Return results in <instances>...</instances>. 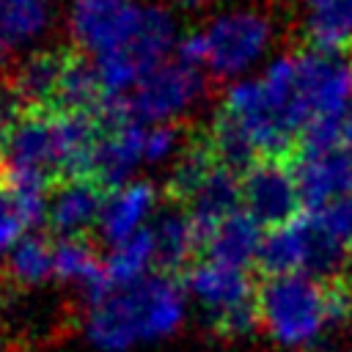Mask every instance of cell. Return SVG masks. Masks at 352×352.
I'll return each instance as SVG.
<instances>
[{
	"label": "cell",
	"mask_w": 352,
	"mask_h": 352,
	"mask_svg": "<svg viewBox=\"0 0 352 352\" xmlns=\"http://www.w3.org/2000/svg\"><path fill=\"white\" fill-rule=\"evenodd\" d=\"M190 297L182 278L154 272L129 286H113L82 308V336L96 352H129L182 330Z\"/></svg>",
	"instance_id": "1"
},
{
	"label": "cell",
	"mask_w": 352,
	"mask_h": 352,
	"mask_svg": "<svg viewBox=\"0 0 352 352\" xmlns=\"http://www.w3.org/2000/svg\"><path fill=\"white\" fill-rule=\"evenodd\" d=\"M258 330L280 352H311L352 324V286L316 275H267L256 292Z\"/></svg>",
	"instance_id": "2"
},
{
	"label": "cell",
	"mask_w": 352,
	"mask_h": 352,
	"mask_svg": "<svg viewBox=\"0 0 352 352\" xmlns=\"http://www.w3.org/2000/svg\"><path fill=\"white\" fill-rule=\"evenodd\" d=\"M204 138L217 160L239 173L258 160L286 157L300 140L258 77H242L226 88Z\"/></svg>",
	"instance_id": "3"
},
{
	"label": "cell",
	"mask_w": 352,
	"mask_h": 352,
	"mask_svg": "<svg viewBox=\"0 0 352 352\" xmlns=\"http://www.w3.org/2000/svg\"><path fill=\"white\" fill-rule=\"evenodd\" d=\"M99 118L72 110H28L0 140L8 168L38 170L50 179L88 176Z\"/></svg>",
	"instance_id": "4"
},
{
	"label": "cell",
	"mask_w": 352,
	"mask_h": 352,
	"mask_svg": "<svg viewBox=\"0 0 352 352\" xmlns=\"http://www.w3.org/2000/svg\"><path fill=\"white\" fill-rule=\"evenodd\" d=\"M190 305L201 311L206 324L226 338H248L258 330L256 292L250 270L228 267L212 258H198L182 275Z\"/></svg>",
	"instance_id": "5"
},
{
	"label": "cell",
	"mask_w": 352,
	"mask_h": 352,
	"mask_svg": "<svg viewBox=\"0 0 352 352\" xmlns=\"http://www.w3.org/2000/svg\"><path fill=\"white\" fill-rule=\"evenodd\" d=\"M352 253L330 231L327 220L316 209H302L294 220L267 228L258 267L264 275H316L327 278Z\"/></svg>",
	"instance_id": "6"
},
{
	"label": "cell",
	"mask_w": 352,
	"mask_h": 352,
	"mask_svg": "<svg viewBox=\"0 0 352 352\" xmlns=\"http://www.w3.org/2000/svg\"><path fill=\"white\" fill-rule=\"evenodd\" d=\"M204 94H206L204 69L170 58L140 80V85L126 99V110L143 126L176 124L198 107Z\"/></svg>",
	"instance_id": "7"
},
{
	"label": "cell",
	"mask_w": 352,
	"mask_h": 352,
	"mask_svg": "<svg viewBox=\"0 0 352 352\" xmlns=\"http://www.w3.org/2000/svg\"><path fill=\"white\" fill-rule=\"evenodd\" d=\"M297 55V91L311 124H344L352 113V60L341 52L305 50Z\"/></svg>",
	"instance_id": "8"
},
{
	"label": "cell",
	"mask_w": 352,
	"mask_h": 352,
	"mask_svg": "<svg viewBox=\"0 0 352 352\" xmlns=\"http://www.w3.org/2000/svg\"><path fill=\"white\" fill-rule=\"evenodd\" d=\"M206 69L220 80H242L267 55L272 25L256 11H228L206 30Z\"/></svg>",
	"instance_id": "9"
},
{
	"label": "cell",
	"mask_w": 352,
	"mask_h": 352,
	"mask_svg": "<svg viewBox=\"0 0 352 352\" xmlns=\"http://www.w3.org/2000/svg\"><path fill=\"white\" fill-rule=\"evenodd\" d=\"M242 209L253 214L264 228L294 220L305 206L292 160H258L242 173Z\"/></svg>",
	"instance_id": "10"
},
{
	"label": "cell",
	"mask_w": 352,
	"mask_h": 352,
	"mask_svg": "<svg viewBox=\"0 0 352 352\" xmlns=\"http://www.w3.org/2000/svg\"><path fill=\"white\" fill-rule=\"evenodd\" d=\"M160 212H162L160 187L151 179L138 176L121 187L107 190L102 217L96 226V236L104 248L121 245V242L148 231Z\"/></svg>",
	"instance_id": "11"
},
{
	"label": "cell",
	"mask_w": 352,
	"mask_h": 352,
	"mask_svg": "<svg viewBox=\"0 0 352 352\" xmlns=\"http://www.w3.org/2000/svg\"><path fill=\"white\" fill-rule=\"evenodd\" d=\"M99 126L102 129L94 146L88 176L99 182L104 190H113V187H121L138 179L140 168L146 165V154H143L146 126L135 121L132 116L113 118Z\"/></svg>",
	"instance_id": "12"
},
{
	"label": "cell",
	"mask_w": 352,
	"mask_h": 352,
	"mask_svg": "<svg viewBox=\"0 0 352 352\" xmlns=\"http://www.w3.org/2000/svg\"><path fill=\"white\" fill-rule=\"evenodd\" d=\"M140 8L126 0H74L72 36L94 58L124 50L138 30Z\"/></svg>",
	"instance_id": "13"
},
{
	"label": "cell",
	"mask_w": 352,
	"mask_h": 352,
	"mask_svg": "<svg viewBox=\"0 0 352 352\" xmlns=\"http://www.w3.org/2000/svg\"><path fill=\"white\" fill-rule=\"evenodd\" d=\"M302 206L324 209L352 195V160L344 146H297L292 160Z\"/></svg>",
	"instance_id": "14"
},
{
	"label": "cell",
	"mask_w": 352,
	"mask_h": 352,
	"mask_svg": "<svg viewBox=\"0 0 352 352\" xmlns=\"http://www.w3.org/2000/svg\"><path fill=\"white\" fill-rule=\"evenodd\" d=\"M107 190L94 182L91 176H69L58 179L50 195V214L47 226L58 239H72V236H88L91 231L96 234L102 206H104Z\"/></svg>",
	"instance_id": "15"
},
{
	"label": "cell",
	"mask_w": 352,
	"mask_h": 352,
	"mask_svg": "<svg viewBox=\"0 0 352 352\" xmlns=\"http://www.w3.org/2000/svg\"><path fill=\"white\" fill-rule=\"evenodd\" d=\"M52 267L55 283L72 289L82 308L110 289L104 278V253H99V248L88 236L55 239Z\"/></svg>",
	"instance_id": "16"
},
{
	"label": "cell",
	"mask_w": 352,
	"mask_h": 352,
	"mask_svg": "<svg viewBox=\"0 0 352 352\" xmlns=\"http://www.w3.org/2000/svg\"><path fill=\"white\" fill-rule=\"evenodd\" d=\"M148 234H151L154 253H157V270L165 275H176V278H179V272L184 275L198 261L195 256L204 250L201 234L182 204L162 206V212L154 217Z\"/></svg>",
	"instance_id": "17"
},
{
	"label": "cell",
	"mask_w": 352,
	"mask_h": 352,
	"mask_svg": "<svg viewBox=\"0 0 352 352\" xmlns=\"http://www.w3.org/2000/svg\"><path fill=\"white\" fill-rule=\"evenodd\" d=\"M264 236H267V228L245 209H236L204 236V258L239 267V270L258 267Z\"/></svg>",
	"instance_id": "18"
},
{
	"label": "cell",
	"mask_w": 352,
	"mask_h": 352,
	"mask_svg": "<svg viewBox=\"0 0 352 352\" xmlns=\"http://www.w3.org/2000/svg\"><path fill=\"white\" fill-rule=\"evenodd\" d=\"M187 214L192 217L201 242L204 236L228 214L242 209V176L239 170L228 168L226 162H217L214 170L201 182V187L182 204Z\"/></svg>",
	"instance_id": "19"
},
{
	"label": "cell",
	"mask_w": 352,
	"mask_h": 352,
	"mask_svg": "<svg viewBox=\"0 0 352 352\" xmlns=\"http://www.w3.org/2000/svg\"><path fill=\"white\" fill-rule=\"evenodd\" d=\"M311 50L341 52L352 44V0H297Z\"/></svg>",
	"instance_id": "20"
},
{
	"label": "cell",
	"mask_w": 352,
	"mask_h": 352,
	"mask_svg": "<svg viewBox=\"0 0 352 352\" xmlns=\"http://www.w3.org/2000/svg\"><path fill=\"white\" fill-rule=\"evenodd\" d=\"M69 52L60 50H47V52H36L30 55L11 80V91L22 99V104L28 110H50L55 104L66 63H69Z\"/></svg>",
	"instance_id": "21"
},
{
	"label": "cell",
	"mask_w": 352,
	"mask_h": 352,
	"mask_svg": "<svg viewBox=\"0 0 352 352\" xmlns=\"http://www.w3.org/2000/svg\"><path fill=\"white\" fill-rule=\"evenodd\" d=\"M52 250L55 242L44 239L38 231L28 234L3 258V280L16 289H44L47 283H55Z\"/></svg>",
	"instance_id": "22"
},
{
	"label": "cell",
	"mask_w": 352,
	"mask_h": 352,
	"mask_svg": "<svg viewBox=\"0 0 352 352\" xmlns=\"http://www.w3.org/2000/svg\"><path fill=\"white\" fill-rule=\"evenodd\" d=\"M176 44H179V38H176L170 14L157 6H143L138 30L124 50H129L135 55V60L143 66V72L148 74L160 63L170 60V52L176 50Z\"/></svg>",
	"instance_id": "23"
},
{
	"label": "cell",
	"mask_w": 352,
	"mask_h": 352,
	"mask_svg": "<svg viewBox=\"0 0 352 352\" xmlns=\"http://www.w3.org/2000/svg\"><path fill=\"white\" fill-rule=\"evenodd\" d=\"M154 272L160 270H157V253H154V242L148 231L104 250V278L110 289L138 283Z\"/></svg>",
	"instance_id": "24"
},
{
	"label": "cell",
	"mask_w": 352,
	"mask_h": 352,
	"mask_svg": "<svg viewBox=\"0 0 352 352\" xmlns=\"http://www.w3.org/2000/svg\"><path fill=\"white\" fill-rule=\"evenodd\" d=\"M50 8L44 0H0V36L16 47L44 33Z\"/></svg>",
	"instance_id": "25"
},
{
	"label": "cell",
	"mask_w": 352,
	"mask_h": 352,
	"mask_svg": "<svg viewBox=\"0 0 352 352\" xmlns=\"http://www.w3.org/2000/svg\"><path fill=\"white\" fill-rule=\"evenodd\" d=\"M38 231L25 212L22 201L8 190V184H0V258H6L28 234Z\"/></svg>",
	"instance_id": "26"
},
{
	"label": "cell",
	"mask_w": 352,
	"mask_h": 352,
	"mask_svg": "<svg viewBox=\"0 0 352 352\" xmlns=\"http://www.w3.org/2000/svg\"><path fill=\"white\" fill-rule=\"evenodd\" d=\"M187 143L190 140H184V135L176 124L146 126V143H143L146 165H173L182 157V151L187 148Z\"/></svg>",
	"instance_id": "27"
},
{
	"label": "cell",
	"mask_w": 352,
	"mask_h": 352,
	"mask_svg": "<svg viewBox=\"0 0 352 352\" xmlns=\"http://www.w3.org/2000/svg\"><path fill=\"white\" fill-rule=\"evenodd\" d=\"M176 58L190 63V66H198V69H206V36L204 33H187L179 38L176 44Z\"/></svg>",
	"instance_id": "28"
},
{
	"label": "cell",
	"mask_w": 352,
	"mask_h": 352,
	"mask_svg": "<svg viewBox=\"0 0 352 352\" xmlns=\"http://www.w3.org/2000/svg\"><path fill=\"white\" fill-rule=\"evenodd\" d=\"M11 55H14V47H11V44H8V41L0 36V74H3V72L11 66Z\"/></svg>",
	"instance_id": "29"
},
{
	"label": "cell",
	"mask_w": 352,
	"mask_h": 352,
	"mask_svg": "<svg viewBox=\"0 0 352 352\" xmlns=\"http://www.w3.org/2000/svg\"><path fill=\"white\" fill-rule=\"evenodd\" d=\"M341 146H344L346 157L352 160V113H349V116H346V121H344V135H341Z\"/></svg>",
	"instance_id": "30"
},
{
	"label": "cell",
	"mask_w": 352,
	"mask_h": 352,
	"mask_svg": "<svg viewBox=\"0 0 352 352\" xmlns=\"http://www.w3.org/2000/svg\"><path fill=\"white\" fill-rule=\"evenodd\" d=\"M176 6H184V8H198V6H206L209 0H173Z\"/></svg>",
	"instance_id": "31"
},
{
	"label": "cell",
	"mask_w": 352,
	"mask_h": 352,
	"mask_svg": "<svg viewBox=\"0 0 352 352\" xmlns=\"http://www.w3.org/2000/svg\"><path fill=\"white\" fill-rule=\"evenodd\" d=\"M6 173H8V162H6V154H3V146H0V184L6 182Z\"/></svg>",
	"instance_id": "32"
},
{
	"label": "cell",
	"mask_w": 352,
	"mask_h": 352,
	"mask_svg": "<svg viewBox=\"0 0 352 352\" xmlns=\"http://www.w3.org/2000/svg\"><path fill=\"white\" fill-rule=\"evenodd\" d=\"M311 352H338V349H336V346H330V344L324 341V344H319V346H314Z\"/></svg>",
	"instance_id": "33"
},
{
	"label": "cell",
	"mask_w": 352,
	"mask_h": 352,
	"mask_svg": "<svg viewBox=\"0 0 352 352\" xmlns=\"http://www.w3.org/2000/svg\"><path fill=\"white\" fill-rule=\"evenodd\" d=\"M0 352H8V349H6V346H3V344H0Z\"/></svg>",
	"instance_id": "34"
}]
</instances>
